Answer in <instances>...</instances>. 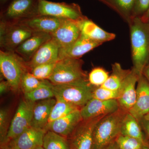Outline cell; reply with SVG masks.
Masks as SVG:
<instances>
[{
	"mask_svg": "<svg viewBox=\"0 0 149 149\" xmlns=\"http://www.w3.org/2000/svg\"><path fill=\"white\" fill-rule=\"evenodd\" d=\"M133 69L143 74L149 61V21L136 17L129 24Z\"/></svg>",
	"mask_w": 149,
	"mask_h": 149,
	"instance_id": "6da1fadb",
	"label": "cell"
},
{
	"mask_svg": "<svg viewBox=\"0 0 149 149\" xmlns=\"http://www.w3.org/2000/svg\"><path fill=\"white\" fill-rule=\"evenodd\" d=\"M127 113L119 108L99 121L93 132L92 149H106L115 141Z\"/></svg>",
	"mask_w": 149,
	"mask_h": 149,
	"instance_id": "7a4b0ae2",
	"label": "cell"
},
{
	"mask_svg": "<svg viewBox=\"0 0 149 149\" xmlns=\"http://www.w3.org/2000/svg\"><path fill=\"white\" fill-rule=\"evenodd\" d=\"M52 86L56 100L66 102L80 109L93 98V92L96 88L91 85L88 80L69 84L52 83Z\"/></svg>",
	"mask_w": 149,
	"mask_h": 149,
	"instance_id": "3957f363",
	"label": "cell"
},
{
	"mask_svg": "<svg viewBox=\"0 0 149 149\" xmlns=\"http://www.w3.org/2000/svg\"><path fill=\"white\" fill-rule=\"evenodd\" d=\"M1 73L10 85L11 90L17 91L21 88L23 74L29 71L27 63L13 52L0 51Z\"/></svg>",
	"mask_w": 149,
	"mask_h": 149,
	"instance_id": "277c9868",
	"label": "cell"
},
{
	"mask_svg": "<svg viewBox=\"0 0 149 149\" xmlns=\"http://www.w3.org/2000/svg\"><path fill=\"white\" fill-rule=\"evenodd\" d=\"M83 63L80 58L61 59L56 63L53 72L48 80L58 85L88 80L87 73L83 69Z\"/></svg>",
	"mask_w": 149,
	"mask_h": 149,
	"instance_id": "5b68a950",
	"label": "cell"
},
{
	"mask_svg": "<svg viewBox=\"0 0 149 149\" xmlns=\"http://www.w3.org/2000/svg\"><path fill=\"white\" fill-rule=\"evenodd\" d=\"M34 32L19 22H10L1 19L0 46L1 50L14 52L15 49Z\"/></svg>",
	"mask_w": 149,
	"mask_h": 149,
	"instance_id": "8992f818",
	"label": "cell"
},
{
	"mask_svg": "<svg viewBox=\"0 0 149 149\" xmlns=\"http://www.w3.org/2000/svg\"><path fill=\"white\" fill-rule=\"evenodd\" d=\"M37 1L39 15L77 21L86 17L82 13L80 6L77 4L54 2L47 0Z\"/></svg>",
	"mask_w": 149,
	"mask_h": 149,
	"instance_id": "52a82bcc",
	"label": "cell"
},
{
	"mask_svg": "<svg viewBox=\"0 0 149 149\" xmlns=\"http://www.w3.org/2000/svg\"><path fill=\"white\" fill-rule=\"evenodd\" d=\"M35 104V102L25 99L20 100L16 112L11 121L5 143L3 145L16 139L25 130L31 127Z\"/></svg>",
	"mask_w": 149,
	"mask_h": 149,
	"instance_id": "ba28073f",
	"label": "cell"
},
{
	"mask_svg": "<svg viewBox=\"0 0 149 149\" xmlns=\"http://www.w3.org/2000/svg\"><path fill=\"white\" fill-rule=\"evenodd\" d=\"M106 116L82 120L67 138L70 149H92L94 129Z\"/></svg>",
	"mask_w": 149,
	"mask_h": 149,
	"instance_id": "9c48e42d",
	"label": "cell"
},
{
	"mask_svg": "<svg viewBox=\"0 0 149 149\" xmlns=\"http://www.w3.org/2000/svg\"><path fill=\"white\" fill-rule=\"evenodd\" d=\"M37 15H39L37 0H13L2 19L10 22H19Z\"/></svg>",
	"mask_w": 149,
	"mask_h": 149,
	"instance_id": "30bf717a",
	"label": "cell"
},
{
	"mask_svg": "<svg viewBox=\"0 0 149 149\" xmlns=\"http://www.w3.org/2000/svg\"><path fill=\"white\" fill-rule=\"evenodd\" d=\"M141 75L133 68L123 82L119 89L117 99L119 108L129 112L135 103L136 98V83Z\"/></svg>",
	"mask_w": 149,
	"mask_h": 149,
	"instance_id": "8fae6325",
	"label": "cell"
},
{
	"mask_svg": "<svg viewBox=\"0 0 149 149\" xmlns=\"http://www.w3.org/2000/svg\"><path fill=\"white\" fill-rule=\"evenodd\" d=\"M117 100H102L92 98L80 109L83 120L106 116L119 109Z\"/></svg>",
	"mask_w": 149,
	"mask_h": 149,
	"instance_id": "7c38bea8",
	"label": "cell"
},
{
	"mask_svg": "<svg viewBox=\"0 0 149 149\" xmlns=\"http://www.w3.org/2000/svg\"><path fill=\"white\" fill-rule=\"evenodd\" d=\"M61 47L54 38L48 40L40 47L27 64L29 70L40 65L56 63L59 60Z\"/></svg>",
	"mask_w": 149,
	"mask_h": 149,
	"instance_id": "4fadbf2b",
	"label": "cell"
},
{
	"mask_svg": "<svg viewBox=\"0 0 149 149\" xmlns=\"http://www.w3.org/2000/svg\"><path fill=\"white\" fill-rule=\"evenodd\" d=\"M137 83L136 102L128 112L140 122L149 111V82L142 74Z\"/></svg>",
	"mask_w": 149,
	"mask_h": 149,
	"instance_id": "5bb4252c",
	"label": "cell"
},
{
	"mask_svg": "<svg viewBox=\"0 0 149 149\" xmlns=\"http://www.w3.org/2000/svg\"><path fill=\"white\" fill-rule=\"evenodd\" d=\"M80 21L64 19L59 27L51 34L52 37L59 45L61 48L68 47L80 37Z\"/></svg>",
	"mask_w": 149,
	"mask_h": 149,
	"instance_id": "9a60e30c",
	"label": "cell"
},
{
	"mask_svg": "<svg viewBox=\"0 0 149 149\" xmlns=\"http://www.w3.org/2000/svg\"><path fill=\"white\" fill-rule=\"evenodd\" d=\"M52 38V35L49 33L35 32L19 45L14 52L27 62L40 47Z\"/></svg>",
	"mask_w": 149,
	"mask_h": 149,
	"instance_id": "2e32d148",
	"label": "cell"
},
{
	"mask_svg": "<svg viewBox=\"0 0 149 149\" xmlns=\"http://www.w3.org/2000/svg\"><path fill=\"white\" fill-rule=\"evenodd\" d=\"M83 120L80 109H77L51 123L47 125L45 130L46 132L51 130L67 138Z\"/></svg>",
	"mask_w": 149,
	"mask_h": 149,
	"instance_id": "e0dca14e",
	"label": "cell"
},
{
	"mask_svg": "<svg viewBox=\"0 0 149 149\" xmlns=\"http://www.w3.org/2000/svg\"><path fill=\"white\" fill-rule=\"evenodd\" d=\"M64 19L47 15H37L19 22L32 32L52 34L59 27Z\"/></svg>",
	"mask_w": 149,
	"mask_h": 149,
	"instance_id": "ac0fdd59",
	"label": "cell"
},
{
	"mask_svg": "<svg viewBox=\"0 0 149 149\" xmlns=\"http://www.w3.org/2000/svg\"><path fill=\"white\" fill-rule=\"evenodd\" d=\"M46 133L45 130L30 127L8 143L18 149H33L43 146V139Z\"/></svg>",
	"mask_w": 149,
	"mask_h": 149,
	"instance_id": "d6986e66",
	"label": "cell"
},
{
	"mask_svg": "<svg viewBox=\"0 0 149 149\" xmlns=\"http://www.w3.org/2000/svg\"><path fill=\"white\" fill-rule=\"evenodd\" d=\"M101 45V43L95 42L81 35L72 45L67 47L61 48L60 60L65 58H80L85 54Z\"/></svg>",
	"mask_w": 149,
	"mask_h": 149,
	"instance_id": "ffe728a7",
	"label": "cell"
},
{
	"mask_svg": "<svg viewBox=\"0 0 149 149\" xmlns=\"http://www.w3.org/2000/svg\"><path fill=\"white\" fill-rule=\"evenodd\" d=\"M56 102V99L52 98L35 102L31 127L46 131L51 111Z\"/></svg>",
	"mask_w": 149,
	"mask_h": 149,
	"instance_id": "44dd1931",
	"label": "cell"
},
{
	"mask_svg": "<svg viewBox=\"0 0 149 149\" xmlns=\"http://www.w3.org/2000/svg\"><path fill=\"white\" fill-rule=\"evenodd\" d=\"M81 35L91 40L103 44L113 40V33L105 31L87 17L80 21Z\"/></svg>",
	"mask_w": 149,
	"mask_h": 149,
	"instance_id": "7402d4cb",
	"label": "cell"
},
{
	"mask_svg": "<svg viewBox=\"0 0 149 149\" xmlns=\"http://www.w3.org/2000/svg\"><path fill=\"white\" fill-rule=\"evenodd\" d=\"M117 13L123 19L130 24L133 19L134 0H97Z\"/></svg>",
	"mask_w": 149,
	"mask_h": 149,
	"instance_id": "603a6c76",
	"label": "cell"
},
{
	"mask_svg": "<svg viewBox=\"0 0 149 149\" xmlns=\"http://www.w3.org/2000/svg\"><path fill=\"white\" fill-rule=\"evenodd\" d=\"M120 134L138 139L144 145H148L144 139L140 122L129 112L124 118Z\"/></svg>",
	"mask_w": 149,
	"mask_h": 149,
	"instance_id": "cb8c5ba5",
	"label": "cell"
},
{
	"mask_svg": "<svg viewBox=\"0 0 149 149\" xmlns=\"http://www.w3.org/2000/svg\"><path fill=\"white\" fill-rule=\"evenodd\" d=\"M130 71L131 70L123 69L120 63H115L112 65L111 74L101 87L118 91Z\"/></svg>",
	"mask_w": 149,
	"mask_h": 149,
	"instance_id": "d4e9b609",
	"label": "cell"
},
{
	"mask_svg": "<svg viewBox=\"0 0 149 149\" xmlns=\"http://www.w3.org/2000/svg\"><path fill=\"white\" fill-rule=\"evenodd\" d=\"M52 83L48 80H43L42 83L34 91L24 94L25 100L33 102L40 101L54 97Z\"/></svg>",
	"mask_w": 149,
	"mask_h": 149,
	"instance_id": "484cf974",
	"label": "cell"
},
{
	"mask_svg": "<svg viewBox=\"0 0 149 149\" xmlns=\"http://www.w3.org/2000/svg\"><path fill=\"white\" fill-rule=\"evenodd\" d=\"M43 147L45 149H70L67 138L49 130L44 136Z\"/></svg>",
	"mask_w": 149,
	"mask_h": 149,
	"instance_id": "4316f807",
	"label": "cell"
},
{
	"mask_svg": "<svg viewBox=\"0 0 149 149\" xmlns=\"http://www.w3.org/2000/svg\"><path fill=\"white\" fill-rule=\"evenodd\" d=\"M80 109V108L72 104L62 101L56 100L51 111L47 125L54 120L65 117L74 111Z\"/></svg>",
	"mask_w": 149,
	"mask_h": 149,
	"instance_id": "83f0119b",
	"label": "cell"
},
{
	"mask_svg": "<svg viewBox=\"0 0 149 149\" xmlns=\"http://www.w3.org/2000/svg\"><path fill=\"white\" fill-rule=\"evenodd\" d=\"M43 81L35 77L30 71H27L23 74L22 79L21 89L24 94L29 93L38 88Z\"/></svg>",
	"mask_w": 149,
	"mask_h": 149,
	"instance_id": "f1b7e54d",
	"label": "cell"
},
{
	"mask_svg": "<svg viewBox=\"0 0 149 149\" xmlns=\"http://www.w3.org/2000/svg\"><path fill=\"white\" fill-rule=\"evenodd\" d=\"M119 149H143L144 145L138 139L120 134L115 140Z\"/></svg>",
	"mask_w": 149,
	"mask_h": 149,
	"instance_id": "f546056e",
	"label": "cell"
},
{
	"mask_svg": "<svg viewBox=\"0 0 149 149\" xmlns=\"http://www.w3.org/2000/svg\"><path fill=\"white\" fill-rule=\"evenodd\" d=\"M109 73L102 68H95L88 75V80L91 85L96 87L102 86L109 77Z\"/></svg>",
	"mask_w": 149,
	"mask_h": 149,
	"instance_id": "4dcf8cb0",
	"label": "cell"
},
{
	"mask_svg": "<svg viewBox=\"0 0 149 149\" xmlns=\"http://www.w3.org/2000/svg\"><path fill=\"white\" fill-rule=\"evenodd\" d=\"M56 63L40 65L29 70L35 77L40 80H49L53 72Z\"/></svg>",
	"mask_w": 149,
	"mask_h": 149,
	"instance_id": "1f68e13d",
	"label": "cell"
},
{
	"mask_svg": "<svg viewBox=\"0 0 149 149\" xmlns=\"http://www.w3.org/2000/svg\"><path fill=\"white\" fill-rule=\"evenodd\" d=\"M8 110L2 109L0 111V141L1 146L5 143L9 128Z\"/></svg>",
	"mask_w": 149,
	"mask_h": 149,
	"instance_id": "d6a6232c",
	"label": "cell"
},
{
	"mask_svg": "<svg viewBox=\"0 0 149 149\" xmlns=\"http://www.w3.org/2000/svg\"><path fill=\"white\" fill-rule=\"evenodd\" d=\"M118 95V91H112L100 86L95 88L93 98L102 100H117Z\"/></svg>",
	"mask_w": 149,
	"mask_h": 149,
	"instance_id": "836d02e7",
	"label": "cell"
},
{
	"mask_svg": "<svg viewBox=\"0 0 149 149\" xmlns=\"http://www.w3.org/2000/svg\"><path fill=\"white\" fill-rule=\"evenodd\" d=\"M149 7V0H134L133 18L143 16L148 10Z\"/></svg>",
	"mask_w": 149,
	"mask_h": 149,
	"instance_id": "e575fe53",
	"label": "cell"
},
{
	"mask_svg": "<svg viewBox=\"0 0 149 149\" xmlns=\"http://www.w3.org/2000/svg\"><path fill=\"white\" fill-rule=\"evenodd\" d=\"M11 89L10 85L7 80H2L0 83V93L1 95L5 94Z\"/></svg>",
	"mask_w": 149,
	"mask_h": 149,
	"instance_id": "d590c367",
	"label": "cell"
},
{
	"mask_svg": "<svg viewBox=\"0 0 149 149\" xmlns=\"http://www.w3.org/2000/svg\"><path fill=\"white\" fill-rule=\"evenodd\" d=\"M139 122L141 123L142 127L146 131L149 139V120L143 118Z\"/></svg>",
	"mask_w": 149,
	"mask_h": 149,
	"instance_id": "8d00e7d4",
	"label": "cell"
},
{
	"mask_svg": "<svg viewBox=\"0 0 149 149\" xmlns=\"http://www.w3.org/2000/svg\"><path fill=\"white\" fill-rule=\"evenodd\" d=\"M143 74L149 82V63H148L146 66L145 67L143 71Z\"/></svg>",
	"mask_w": 149,
	"mask_h": 149,
	"instance_id": "74e56055",
	"label": "cell"
},
{
	"mask_svg": "<svg viewBox=\"0 0 149 149\" xmlns=\"http://www.w3.org/2000/svg\"><path fill=\"white\" fill-rule=\"evenodd\" d=\"M1 147H3L5 149H18L17 148L15 147H14L13 146H12L9 143L4 144V145L1 146Z\"/></svg>",
	"mask_w": 149,
	"mask_h": 149,
	"instance_id": "f35d334b",
	"label": "cell"
},
{
	"mask_svg": "<svg viewBox=\"0 0 149 149\" xmlns=\"http://www.w3.org/2000/svg\"><path fill=\"white\" fill-rule=\"evenodd\" d=\"M106 149H119L118 147L117 144L116 143L115 141L112 143L109 146L107 147Z\"/></svg>",
	"mask_w": 149,
	"mask_h": 149,
	"instance_id": "ab89813d",
	"label": "cell"
},
{
	"mask_svg": "<svg viewBox=\"0 0 149 149\" xmlns=\"http://www.w3.org/2000/svg\"><path fill=\"white\" fill-rule=\"evenodd\" d=\"M143 118H145V119H146V120H149V111L148 113V114L146 115Z\"/></svg>",
	"mask_w": 149,
	"mask_h": 149,
	"instance_id": "60d3db41",
	"label": "cell"
},
{
	"mask_svg": "<svg viewBox=\"0 0 149 149\" xmlns=\"http://www.w3.org/2000/svg\"><path fill=\"white\" fill-rule=\"evenodd\" d=\"M143 149H149V146L148 145H148H146L144 146L143 147Z\"/></svg>",
	"mask_w": 149,
	"mask_h": 149,
	"instance_id": "b9f144b4",
	"label": "cell"
},
{
	"mask_svg": "<svg viewBox=\"0 0 149 149\" xmlns=\"http://www.w3.org/2000/svg\"><path fill=\"white\" fill-rule=\"evenodd\" d=\"M33 149H45L43 146H39Z\"/></svg>",
	"mask_w": 149,
	"mask_h": 149,
	"instance_id": "7bdbcfd3",
	"label": "cell"
},
{
	"mask_svg": "<svg viewBox=\"0 0 149 149\" xmlns=\"http://www.w3.org/2000/svg\"><path fill=\"white\" fill-rule=\"evenodd\" d=\"M2 1H8V0H1Z\"/></svg>",
	"mask_w": 149,
	"mask_h": 149,
	"instance_id": "ee69618b",
	"label": "cell"
},
{
	"mask_svg": "<svg viewBox=\"0 0 149 149\" xmlns=\"http://www.w3.org/2000/svg\"><path fill=\"white\" fill-rule=\"evenodd\" d=\"M5 149L3 147H1V149Z\"/></svg>",
	"mask_w": 149,
	"mask_h": 149,
	"instance_id": "f6af8a7d",
	"label": "cell"
}]
</instances>
